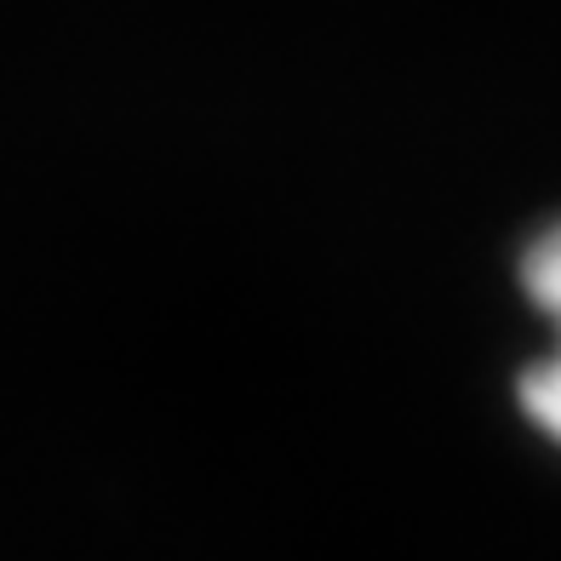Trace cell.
Returning a JSON list of instances; mask_svg holds the SVG:
<instances>
[{
    "label": "cell",
    "mask_w": 561,
    "mask_h": 561,
    "mask_svg": "<svg viewBox=\"0 0 561 561\" xmlns=\"http://www.w3.org/2000/svg\"><path fill=\"white\" fill-rule=\"evenodd\" d=\"M522 287H527V298L545 310V321L561 333V224H550L545 236L527 247ZM522 407H527L533 424L550 430V436L561 442V344H556L550 355H539V362L522 373Z\"/></svg>",
    "instance_id": "6da1fadb"
}]
</instances>
